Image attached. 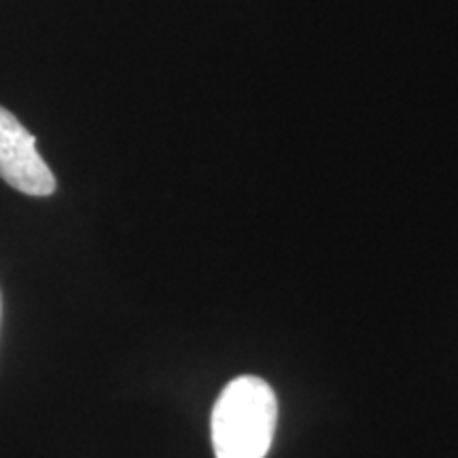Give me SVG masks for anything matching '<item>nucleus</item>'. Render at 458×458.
I'll use <instances>...</instances> for the list:
<instances>
[{
    "mask_svg": "<svg viewBox=\"0 0 458 458\" xmlns=\"http://www.w3.org/2000/svg\"><path fill=\"white\" fill-rule=\"evenodd\" d=\"M278 420L272 386L257 376H240L223 388L210 416L216 458H266Z\"/></svg>",
    "mask_w": 458,
    "mask_h": 458,
    "instance_id": "nucleus-1",
    "label": "nucleus"
},
{
    "mask_svg": "<svg viewBox=\"0 0 458 458\" xmlns=\"http://www.w3.org/2000/svg\"><path fill=\"white\" fill-rule=\"evenodd\" d=\"M0 179L26 196L45 198L55 191V176L37 151V139L0 106Z\"/></svg>",
    "mask_w": 458,
    "mask_h": 458,
    "instance_id": "nucleus-2",
    "label": "nucleus"
}]
</instances>
